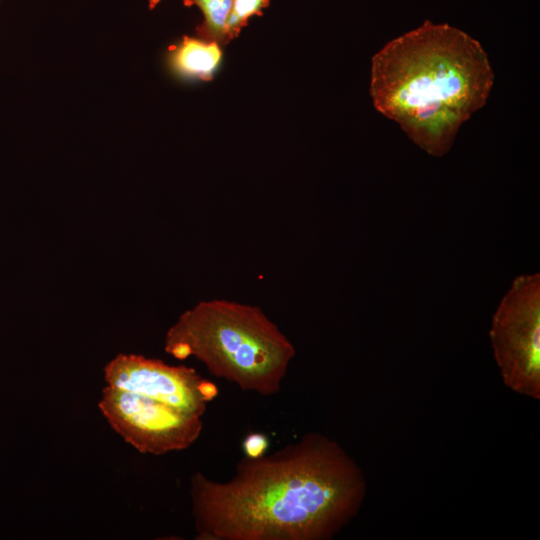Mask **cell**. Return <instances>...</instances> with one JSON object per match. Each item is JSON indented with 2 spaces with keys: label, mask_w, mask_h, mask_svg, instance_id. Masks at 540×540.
Wrapping results in <instances>:
<instances>
[{
  "label": "cell",
  "mask_w": 540,
  "mask_h": 540,
  "mask_svg": "<svg viewBox=\"0 0 540 540\" xmlns=\"http://www.w3.org/2000/svg\"><path fill=\"white\" fill-rule=\"evenodd\" d=\"M365 476L329 437L309 432L258 458L226 482L190 478L198 540H329L359 512Z\"/></svg>",
  "instance_id": "6da1fadb"
},
{
  "label": "cell",
  "mask_w": 540,
  "mask_h": 540,
  "mask_svg": "<svg viewBox=\"0 0 540 540\" xmlns=\"http://www.w3.org/2000/svg\"><path fill=\"white\" fill-rule=\"evenodd\" d=\"M493 81L477 40L426 20L373 56L370 93L380 113L426 153L441 157L460 126L486 104Z\"/></svg>",
  "instance_id": "7a4b0ae2"
},
{
  "label": "cell",
  "mask_w": 540,
  "mask_h": 540,
  "mask_svg": "<svg viewBox=\"0 0 540 540\" xmlns=\"http://www.w3.org/2000/svg\"><path fill=\"white\" fill-rule=\"evenodd\" d=\"M164 350L194 356L214 376L262 396L279 393L295 348L255 305L226 299L198 302L167 330Z\"/></svg>",
  "instance_id": "3957f363"
},
{
  "label": "cell",
  "mask_w": 540,
  "mask_h": 540,
  "mask_svg": "<svg viewBox=\"0 0 540 540\" xmlns=\"http://www.w3.org/2000/svg\"><path fill=\"white\" fill-rule=\"evenodd\" d=\"M503 383L540 400V274L516 277L499 302L489 331Z\"/></svg>",
  "instance_id": "277c9868"
},
{
  "label": "cell",
  "mask_w": 540,
  "mask_h": 540,
  "mask_svg": "<svg viewBox=\"0 0 540 540\" xmlns=\"http://www.w3.org/2000/svg\"><path fill=\"white\" fill-rule=\"evenodd\" d=\"M99 410L125 442L143 454L163 455L189 448L203 422L156 400L107 385Z\"/></svg>",
  "instance_id": "5b68a950"
},
{
  "label": "cell",
  "mask_w": 540,
  "mask_h": 540,
  "mask_svg": "<svg viewBox=\"0 0 540 540\" xmlns=\"http://www.w3.org/2000/svg\"><path fill=\"white\" fill-rule=\"evenodd\" d=\"M107 385L156 400L181 412L202 417L207 401L203 379L195 369L159 359L119 354L104 367Z\"/></svg>",
  "instance_id": "8992f818"
},
{
  "label": "cell",
  "mask_w": 540,
  "mask_h": 540,
  "mask_svg": "<svg viewBox=\"0 0 540 540\" xmlns=\"http://www.w3.org/2000/svg\"><path fill=\"white\" fill-rule=\"evenodd\" d=\"M221 60L217 43L184 36L170 47L167 61L170 69L185 78L211 80Z\"/></svg>",
  "instance_id": "52a82bcc"
},
{
  "label": "cell",
  "mask_w": 540,
  "mask_h": 540,
  "mask_svg": "<svg viewBox=\"0 0 540 540\" xmlns=\"http://www.w3.org/2000/svg\"><path fill=\"white\" fill-rule=\"evenodd\" d=\"M233 0H183L185 6H197L203 21L196 27L199 38L215 42L218 45L228 43L227 22Z\"/></svg>",
  "instance_id": "ba28073f"
},
{
  "label": "cell",
  "mask_w": 540,
  "mask_h": 540,
  "mask_svg": "<svg viewBox=\"0 0 540 540\" xmlns=\"http://www.w3.org/2000/svg\"><path fill=\"white\" fill-rule=\"evenodd\" d=\"M270 0H233L227 22V39L236 38L253 16H261Z\"/></svg>",
  "instance_id": "9c48e42d"
},
{
  "label": "cell",
  "mask_w": 540,
  "mask_h": 540,
  "mask_svg": "<svg viewBox=\"0 0 540 540\" xmlns=\"http://www.w3.org/2000/svg\"><path fill=\"white\" fill-rule=\"evenodd\" d=\"M268 439L262 433H250L243 441V450L246 457L258 458L264 455L268 448Z\"/></svg>",
  "instance_id": "30bf717a"
},
{
  "label": "cell",
  "mask_w": 540,
  "mask_h": 540,
  "mask_svg": "<svg viewBox=\"0 0 540 540\" xmlns=\"http://www.w3.org/2000/svg\"><path fill=\"white\" fill-rule=\"evenodd\" d=\"M161 0H149V9L155 8Z\"/></svg>",
  "instance_id": "8fae6325"
}]
</instances>
